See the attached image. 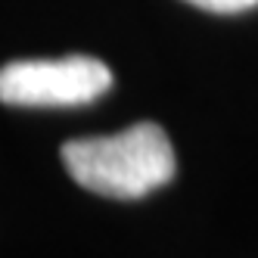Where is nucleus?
<instances>
[{"mask_svg": "<svg viewBox=\"0 0 258 258\" xmlns=\"http://www.w3.org/2000/svg\"><path fill=\"white\" fill-rule=\"evenodd\" d=\"M62 165L84 190L112 199H140L165 187L177 171L171 140L153 121L131 124L112 137L69 140Z\"/></svg>", "mask_w": 258, "mask_h": 258, "instance_id": "1", "label": "nucleus"}, {"mask_svg": "<svg viewBox=\"0 0 258 258\" xmlns=\"http://www.w3.org/2000/svg\"><path fill=\"white\" fill-rule=\"evenodd\" d=\"M112 87V72L94 56L19 59L0 69V103L7 106H87Z\"/></svg>", "mask_w": 258, "mask_h": 258, "instance_id": "2", "label": "nucleus"}, {"mask_svg": "<svg viewBox=\"0 0 258 258\" xmlns=\"http://www.w3.org/2000/svg\"><path fill=\"white\" fill-rule=\"evenodd\" d=\"M187 4H193L199 10H209V13H239V10L255 7L258 0H187Z\"/></svg>", "mask_w": 258, "mask_h": 258, "instance_id": "3", "label": "nucleus"}]
</instances>
